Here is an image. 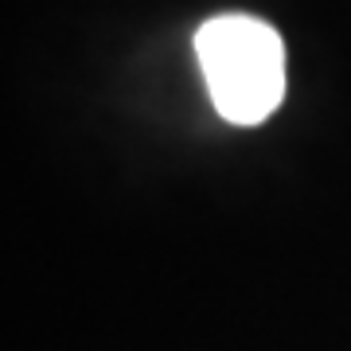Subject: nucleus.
I'll return each instance as SVG.
<instances>
[{
  "label": "nucleus",
  "mask_w": 351,
  "mask_h": 351,
  "mask_svg": "<svg viewBox=\"0 0 351 351\" xmlns=\"http://www.w3.org/2000/svg\"><path fill=\"white\" fill-rule=\"evenodd\" d=\"M215 110L234 125H258L285 98V47L265 20L215 16L195 32Z\"/></svg>",
  "instance_id": "f257e3e1"
}]
</instances>
